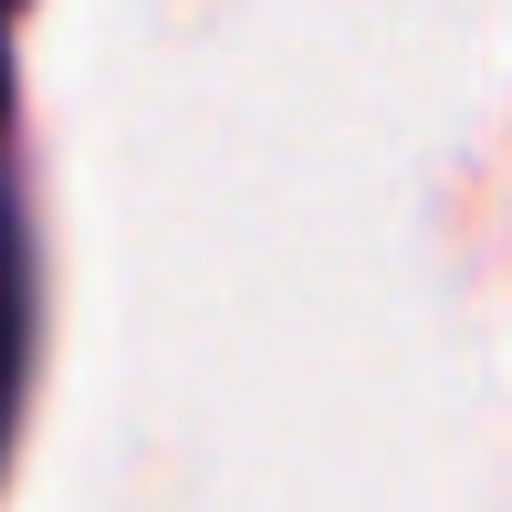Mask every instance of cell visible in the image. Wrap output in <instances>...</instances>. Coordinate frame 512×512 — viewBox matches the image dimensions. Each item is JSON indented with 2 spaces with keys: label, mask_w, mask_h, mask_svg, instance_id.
I'll return each instance as SVG.
<instances>
[{
  "label": "cell",
  "mask_w": 512,
  "mask_h": 512,
  "mask_svg": "<svg viewBox=\"0 0 512 512\" xmlns=\"http://www.w3.org/2000/svg\"><path fill=\"white\" fill-rule=\"evenodd\" d=\"M21 345H32V283H21V220L0 199V439H11V398H21Z\"/></svg>",
  "instance_id": "6da1fadb"
},
{
  "label": "cell",
  "mask_w": 512,
  "mask_h": 512,
  "mask_svg": "<svg viewBox=\"0 0 512 512\" xmlns=\"http://www.w3.org/2000/svg\"><path fill=\"white\" fill-rule=\"evenodd\" d=\"M0 21H11V0H0ZM0 84H11V63H0Z\"/></svg>",
  "instance_id": "7a4b0ae2"
}]
</instances>
